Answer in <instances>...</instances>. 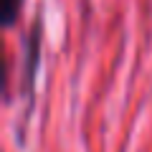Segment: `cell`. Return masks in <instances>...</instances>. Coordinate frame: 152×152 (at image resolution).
<instances>
[{
    "label": "cell",
    "instance_id": "cell-1",
    "mask_svg": "<svg viewBox=\"0 0 152 152\" xmlns=\"http://www.w3.org/2000/svg\"><path fill=\"white\" fill-rule=\"evenodd\" d=\"M41 36H43V26H41V18H36L26 36V91H31L33 84H36V74L38 66H41Z\"/></svg>",
    "mask_w": 152,
    "mask_h": 152
},
{
    "label": "cell",
    "instance_id": "cell-2",
    "mask_svg": "<svg viewBox=\"0 0 152 152\" xmlns=\"http://www.w3.org/2000/svg\"><path fill=\"white\" fill-rule=\"evenodd\" d=\"M20 3L23 0H3V8H0V18H3V26L13 28L20 18Z\"/></svg>",
    "mask_w": 152,
    "mask_h": 152
}]
</instances>
